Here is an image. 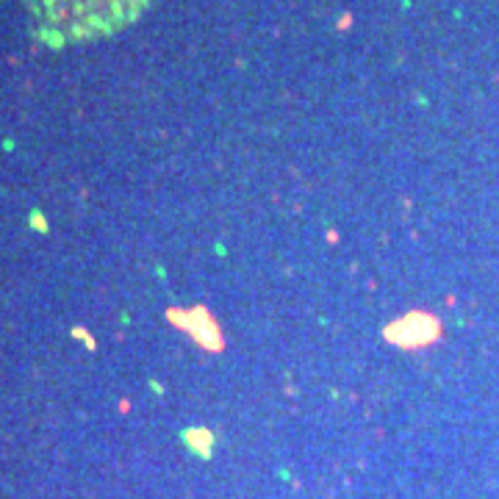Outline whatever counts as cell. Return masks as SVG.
<instances>
[{"mask_svg": "<svg viewBox=\"0 0 499 499\" xmlns=\"http://www.w3.org/2000/svg\"><path fill=\"white\" fill-rule=\"evenodd\" d=\"M150 0H28L36 31L47 42H84L119 31Z\"/></svg>", "mask_w": 499, "mask_h": 499, "instance_id": "obj_1", "label": "cell"}]
</instances>
